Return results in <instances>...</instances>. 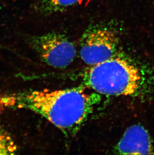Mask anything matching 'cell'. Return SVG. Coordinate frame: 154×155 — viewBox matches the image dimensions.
I'll list each match as a JSON object with an SVG mask.
<instances>
[{"label": "cell", "mask_w": 154, "mask_h": 155, "mask_svg": "<svg viewBox=\"0 0 154 155\" xmlns=\"http://www.w3.org/2000/svg\"><path fill=\"white\" fill-rule=\"evenodd\" d=\"M17 99L19 107L41 115L65 133L73 134L92 113L100 97L77 87L32 91Z\"/></svg>", "instance_id": "obj_1"}, {"label": "cell", "mask_w": 154, "mask_h": 155, "mask_svg": "<svg viewBox=\"0 0 154 155\" xmlns=\"http://www.w3.org/2000/svg\"><path fill=\"white\" fill-rule=\"evenodd\" d=\"M85 0H38L35 10L38 13L49 16L80 4Z\"/></svg>", "instance_id": "obj_6"}, {"label": "cell", "mask_w": 154, "mask_h": 155, "mask_svg": "<svg viewBox=\"0 0 154 155\" xmlns=\"http://www.w3.org/2000/svg\"><path fill=\"white\" fill-rule=\"evenodd\" d=\"M29 42L42 61L52 68H65L76 58L74 44L61 33L52 32L32 36L29 39Z\"/></svg>", "instance_id": "obj_4"}, {"label": "cell", "mask_w": 154, "mask_h": 155, "mask_svg": "<svg viewBox=\"0 0 154 155\" xmlns=\"http://www.w3.org/2000/svg\"><path fill=\"white\" fill-rule=\"evenodd\" d=\"M118 30L113 24L99 23L85 31L80 42L82 60L90 66L108 60L118 53Z\"/></svg>", "instance_id": "obj_3"}, {"label": "cell", "mask_w": 154, "mask_h": 155, "mask_svg": "<svg viewBox=\"0 0 154 155\" xmlns=\"http://www.w3.org/2000/svg\"><path fill=\"white\" fill-rule=\"evenodd\" d=\"M86 86L108 96H130L139 88L141 76L136 66L118 53L93 66L85 73Z\"/></svg>", "instance_id": "obj_2"}, {"label": "cell", "mask_w": 154, "mask_h": 155, "mask_svg": "<svg viewBox=\"0 0 154 155\" xmlns=\"http://www.w3.org/2000/svg\"><path fill=\"white\" fill-rule=\"evenodd\" d=\"M16 150V145L10 136L0 130V155L14 154Z\"/></svg>", "instance_id": "obj_7"}, {"label": "cell", "mask_w": 154, "mask_h": 155, "mask_svg": "<svg viewBox=\"0 0 154 155\" xmlns=\"http://www.w3.org/2000/svg\"><path fill=\"white\" fill-rule=\"evenodd\" d=\"M116 151L122 155L153 154V146L148 132L140 124L130 127L118 142Z\"/></svg>", "instance_id": "obj_5"}]
</instances>
